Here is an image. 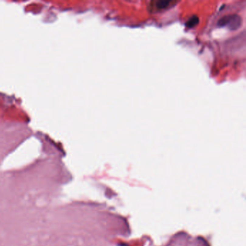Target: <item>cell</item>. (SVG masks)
I'll return each instance as SVG.
<instances>
[{"instance_id": "2", "label": "cell", "mask_w": 246, "mask_h": 246, "mask_svg": "<svg viewBox=\"0 0 246 246\" xmlns=\"http://www.w3.org/2000/svg\"><path fill=\"white\" fill-rule=\"evenodd\" d=\"M241 18L238 15H232L223 17L220 19L218 23L220 26H227L235 30L241 26Z\"/></svg>"}, {"instance_id": "3", "label": "cell", "mask_w": 246, "mask_h": 246, "mask_svg": "<svg viewBox=\"0 0 246 246\" xmlns=\"http://www.w3.org/2000/svg\"><path fill=\"white\" fill-rule=\"evenodd\" d=\"M198 23H199V18H198V17H192L187 22V25H188V26L189 27V28H192V27L196 26V25Z\"/></svg>"}, {"instance_id": "1", "label": "cell", "mask_w": 246, "mask_h": 246, "mask_svg": "<svg viewBox=\"0 0 246 246\" xmlns=\"http://www.w3.org/2000/svg\"><path fill=\"white\" fill-rule=\"evenodd\" d=\"M175 4V0H152L149 3L147 9L151 13H156L170 8Z\"/></svg>"}]
</instances>
